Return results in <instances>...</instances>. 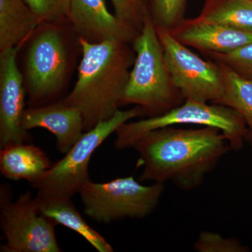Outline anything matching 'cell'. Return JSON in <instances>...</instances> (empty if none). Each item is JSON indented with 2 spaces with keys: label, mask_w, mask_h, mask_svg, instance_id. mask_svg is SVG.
Returning a JSON list of instances; mask_svg holds the SVG:
<instances>
[{
  "label": "cell",
  "mask_w": 252,
  "mask_h": 252,
  "mask_svg": "<svg viewBox=\"0 0 252 252\" xmlns=\"http://www.w3.org/2000/svg\"><path fill=\"white\" fill-rule=\"evenodd\" d=\"M133 148L144 166L140 181H170L186 191L198 188L205 176L232 150L223 132L210 126L161 127L144 134Z\"/></svg>",
  "instance_id": "obj_1"
},
{
  "label": "cell",
  "mask_w": 252,
  "mask_h": 252,
  "mask_svg": "<svg viewBox=\"0 0 252 252\" xmlns=\"http://www.w3.org/2000/svg\"><path fill=\"white\" fill-rule=\"evenodd\" d=\"M79 41L77 80L61 100L79 111L86 132L108 120L122 107L136 54L132 43L126 41L91 43L79 38Z\"/></svg>",
  "instance_id": "obj_2"
},
{
  "label": "cell",
  "mask_w": 252,
  "mask_h": 252,
  "mask_svg": "<svg viewBox=\"0 0 252 252\" xmlns=\"http://www.w3.org/2000/svg\"><path fill=\"white\" fill-rule=\"evenodd\" d=\"M23 46L21 72L29 107L61 99L81 50L69 21L41 23Z\"/></svg>",
  "instance_id": "obj_3"
},
{
  "label": "cell",
  "mask_w": 252,
  "mask_h": 252,
  "mask_svg": "<svg viewBox=\"0 0 252 252\" xmlns=\"http://www.w3.org/2000/svg\"><path fill=\"white\" fill-rule=\"evenodd\" d=\"M132 46L135 60L122 106H137L142 117L149 118L162 115L183 104L186 99L174 82L149 10Z\"/></svg>",
  "instance_id": "obj_4"
},
{
  "label": "cell",
  "mask_w": 252,
  "mask_h": 252,
  "mask_svg": "<svg viewBox=\"0 0 252 252\" xmlns=\"http://www.w3.org/2000/svg\"><path fill=\"white\" fill-rule=\"evenodd\" d=\"M178 125L217 127L223 132L232 150L235 151L243 149L248 133L245 121L234 109L222 104L186 99L183 104L162 115L123 124L116 131L114 147L118 150L133 148L144 134Z\"/></svg>",
  "instance_id": "obj_5"
},
{
  "label": "cell",
  "mask_w": 252,
  "mask_h": 252,
  "mask_svg": "<svg viewBox=\"0 0 252 252\" xmlns=\"http://www.w3.org/2000/svg\"><path fill=\"white\" fill-rule=\"evenodd\" d=\"M139 117H142V112L137 106L128 110L119 109L108 120L102 121L84 132L64 157L31 185L37 190L36 195L72 198L79 193L83 186L91 180L89 165L94 151L123 124Z\"/></svg>",
  "instance_id": "obj_6"
},
{
  "label": "cell",
  "mask_w": 252,
  "mask_h": 252,
  "mask_svg": "<svg viewBox=\"0 0 252 252\" xmlns=\"http://www.w3.org/2000/svg\"><path fill=\"white\" fill-rule=\"evenodd\" d=\"M164 189V184L144 186L130 176L104 183L89 181L79 193L86 215L98 223H109L149 216L158 205Z\"/></svg>",
  "instance_id": "obj_7"
},
{
  "label": "cell",
  "mask_w": 252,
  "mask_h": 252,
  "mask_svg": "<svg viewBox=\"0 0 252 252\" xmlns=\"http://www.w3.org/2000/svg\"><path fill=\"white\" fill-rule=\"evenodd\" d=\"M9 187L0 193V226L6 243L2 252H61L54 221L39 212L31 192L12 202Z\"/></svg>",
  "instance_id": "obj_8"
},
{
  "label": "cell",
  "mask_w": 252,
  "mask_h": 252,
  "mask_svg": "<svg viewBox=\"0 0 252 252\" xmlns=\"http://www.w3.org/2000/svg\"><path fill=\"white\" fill-rule=\"evenodd\" d=\"M157 31L174 82L185 99L217 103L224 92L220 64L201 59L176 39L170 31L158 28Z\"/></svg>",
  "instance_id": "obj_9"
},
{
  "label": "cell",
  "mask_w": 252,
  "mask_h": 252,
  "mask_svg": "<svg viewBox=\"0 0 252 252\" xmlns=\"http://www.w3.org/2000/svg\"><path fill=\"white\" fill-rule=\"evenodd\" d=\"M20 48L0 51V148L28 143V131L23 127L26 92L18 55Z\"/></svg>",
  "instance_id": "obj_10"
},
{
  "label": "cell",
  "mask_w": 252,
  "mask_h": 252,
  "mask_svg": "<svg viewBox=\"0 0 252 252\" xmlns=\"http://www.w3.org/2000/svg\"><path fill=\"white\" fill-rule=\"evenodd\" d=\"M67 19L78 36L91 43L117 39L132 44L140 34L109 12L105 0H70Z\"/></svg>",
  "instance_id": "obj_11"
},
{
  "label": "cell",
  "mask_w": 252,
  "mask_h": 252,
  "mask_svg": "<svg viewBox=\"0 0 252 252\" xmlns=\"http://www.w3.org/2000/svg\"><path fill=\"white\" fill-rule=\"evenodd\" d=\"M25 130L41 127L56 137L61 153L65 154L84 134V120L78 109L64 103L61 99L39 107H28L23 114Z\"/></svg>",
  "instance_id": "obj_12"
},
{
  "label": "cell",
  "mask_w": 252,
  "mask_h": 252,
  "mask_svg": "<svg viewBox=\"0 0 252 252\" xmlns=\"http://www.w3.org/2000/svg\"><path fill=\"white\" fill-rule=\"evenodd\" d=\"M180 42L202 54H228L252 43V32L237 28L199 21L186 19L179 27L170 31Z\"/></svg>",
  "instance_id": "obj_13"
},
{
  "label": "cell",
  "mask_w": 252,
  "mask_h": 252,
  "mask_svg": "<svg viewBox=\"0 0 252 252\" xmlns=\"http://www.w3.org/2000/svg\"><path fill=\"white\" fill-rule=\"evenodd\" d=\"M45 152L33 144H11L0 151V171L9 180L38 182L51 167Z\"/></svg>",
  "instance_id": "obj_14"
},
{
  "label": "cell",
  "mask_w": 252,
  "mask_h": 252,
  "mask_svg": "<svg viewBox=\"0 0 252 252\" xmlns=\"http://www.w3.org/2000/svg\"><path fill=\"white\" fill-rule=\"evenodd\" d=\"M39 212L56 224L64 225L82 236L97 252H113L112 245L97 230L88 224L71 198L35 197Z\"/></svg>",
  "instance_id": "obj_15"
},
{
  "label": "cell",
  "mask_w": 252,
  "mask_h": 252,
  "mask_svg": "<svg viewBox=\"0 0 252 252\" xmlns=\"http://www.w3.org/2000/svg\"><path fill=\"white\" fill-rule=\"evenodd\" d=\"M40 24L24 0H0V51L21 49Z\"/></svg>",
  "instance_id": "obj_16"
},
{
  "label": "cell",
  "mask_w": 252,
  "mask_h": 252,
  "mask_svg": "<svg viewBox=\"0 0 252 252\" xmlns=\"http://www.w3.org/2000/svg\"><path fill=\"white\" fill-rule=\"evenodd\" d=\"M217 63L224 79V92L216 104L234 109L243 117L248 127L245 142L252 147V79L240 75L222 63Z\"/></svg>",
  "instance_id": "obj_17"
},
{
  "label": "cell",
  "mask_w": 252,
  "mask_h": 252,
  "mask_svg": "<svg viewBox=\"0 0 252 252\" xmlns=\"http://www.w3.org/2000/svg\"><path fill=\"white\" fill-rule=\"evenodd\" d=\"M197 19L252 32L251 0H205Z\"/></svg>",
  "instance_id": "obj_18"
},
{
  "label": "cell",
  "mask_w": 252,
  "mask_h": 252,
  "mask_svg": "<svg viewBox=\"0 0 252 252\" xmlns=\"http://www.w3.org/2000/svg\"><path fill=\"white\" fill-rule=\"evenodd\" d=\"M187 0H150L149 13L156 27L172 31L185 21Z\"/></svg>",
  "instance_id": "obj_19"
},
{
  "label": "cell",
  "mask_w": 252,
  "mask_h": 252,
  "mask_svg": "<svg viewBox=\"0 0 252 252\" xmlns=\"http://www.w3.org/2000/svg\"><path fill=\"white\" fill-rule=\"evenodd\" d=\"M115 15L124 24L140 33L144 17L149 11L148 1L144 0H111Z\"/></svg>",
  "instance_id": "obj_20"
},
{
  "label": "cell",
  "mask_w": 252,
  "mask_h": 252,
  "mask_svg": "<svg viewBox=\"0 0 252 252\" xmlns=\"http://www.w3.org/2000/svg\"><path fill=\"white\" fill-rule=\"evenodd\" d=\"M193 250L198 252H247L248 246L238 239L225 238L212 231L201 232L193 245Z\"/></svg>",
  "instance_id": "obj_21"
},
{
  "label": "cell",
  "mask_w": 252,
  "mask_h": 252,
  "mask_svg": "<svg viewBox=\"0 0 252 252\" xmlns=\"http://www.w3.org/2000/svg\"><path fill=\"white\" fill-rule=\"evenodd\" d=\"M215 62L222 63L243 77L252 79V43L228 54H203Z\"/></svg>",
  "instance_id": "obj_22"
},
{
  "label": "cell",
  "mask_w": 252,
  "mask_h": 252,
  "mask_svg": "<svg viewBox=\"0 0 252 252\" xmlns=\"http://www.w3.org/2000/svg\"><path fill=\"white\" fill-rule=\"evenodd\" d=\"M41 23L66 21L70 0H24Z\"/></svg>",
  "instance_id": "obj_23"
},
{
  "label": "cell",
  "mask_w": 252,
  "mask_h": 252,
  "mask_svg": "<svg viewBox=\"0 0 252 252\" xmlns=\"http://www.w3.org/2000/svg\"><path fill=\"white\" fill-rule=\"evenodd\" d=\"M144 1H147V0H144Z\"/></svg>",
  "instance_id": "obj_24"
},
{
  "label": "cell",
  "mask_w": 252,
  "mask_h": 252,
  "mask_svg": "<svg viewBox=\"0 0 252 252\" xmlns=\"http://www.w3.org/2000/svg\"><path fill=\"white\" fill-rule=\"evenodd\" d=\"M251 1H252V0H251Z\"/></svg>",
  "instance_id": "obj_25"
}]
</instances>
